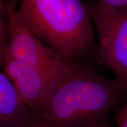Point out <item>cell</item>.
<instances>
[{
    "mask_svg": "<svg viewBox=\"0 0 127 127\" xmlns=\"http://www.w3.org/2000/svg\"><path fill=\"white\" fill-rule=\"evenodd\" d=\"M127 100V87L81 64L59 83L31 127H93Z\"/></svg>",
    "mask_w": 127,
    "mask_h": 127,
    "instance_id": "1",
    "label": "cell"
},
{
    "mask_svg": "<svg viewBox=\"0 0 127 127\" xmlns=\"http://www.w3.org/2000/svg\"><path fill=\"white\" fill-rule=\"evenodd\" d=\"M16 16L64 59L79 61L97 51L95 31L82 0H20Z\"/></svg>",
    "mask_w": 127,
    "mask_h": 127,
    "instance_id": "2",
    "label": "cell"
},
{
    "mask_svg": "<svg viewBox=\"0 0 127 127\" xmlns=\"http://www.w3.org/2000/svg\"><path fill=\"white\" fill-rule=\"evenodd\" d=\"M87 6L97 36L98 55L127 87V6L113 7L95 1Z\"/></svg>",
    "mask_w": 127,
    "mask_h": 127,
    "instance_id": "3",
    "label": "cell"
},
{
    "mask_svg": "<svg viewBox=\"0 0 127 127\" xmlns=\"http://www.w3.org/2000/svg\"><path fill=\"white\" fill-rule=\"evenodd\" d=\"M80 65L66 70H50L21 62L7 52L3 68L23 102L35 114L45 108L59 83Z\"/></svg>",
    "mask_w": 127,
    "mask_h": 127,
    "instance_id": "4",
    "label": "cell"
},
{
    "mask_svg": "<svg viewBox=\"0 0 127 127\" xmlns=\"http://www.w3.org/2000/svg\"><path fill=\"white\" fill-rule=\"evenodd\" d=\"M8 54L21 62L50 70H66L80 64L55 52L18 19L16 13L9 24Z\"/></svg>",
    "mask_w": 127,
    "mask_h": 127,
    "instance_id": "5",
    "label": "cell"
},
{
    "mask_svg": "<svg viewBox=\"0 0 127 127\" xmlns=\"http://www.w3.org/2000/svg\"><path fill=\"white\" fill-rule=\"evenodd\" d=\"M33 116L9 77L0 71V127H31Z\"/></svg>",
    "mask_w": 127,
    "mask_h": 127,
    "instance_id": "6",
    "label": "cell"
},
{
    "mask_svg": "<svg viewBox=\"0 0 127 127\" xmlns=\"http://www.w3.org/2000/svg\"><path fill=\"white\" fill-rule=\"evenodd\" d=\"M20 1L0 0V67H3L9 47L10 21L16 14Z\"/></svg>",
    "mask_w": 127,
    "mask_h": 127,
    "instance_id": "7",
    "label": "cell"
},
{
    "mask_svg": "<svg viewBox=\"0 0 127 127\" xmlns=\"http://www.w3.org/2000/svg\"><path fill=\"white\" fill-rule=\"evenodd\" d=\"M116 122L117 127H127V100L117 113Z\"/></svg>",
    "mask_w": 127,
    "mask_h": 127,
    "instance_id": "8",
    "label": "cell"
},
{
    "mask_svg": "<svg viewBox=\"0 0 127 127\" xmlns=\"http://www.w3.org/2000/svg\"><path fill=\"white\" fill-rule=\"evenodd\" d=\"M95 1L113 7L122 8L127 6V0H95Z\"/></svg>",
    "mask_w": 127,
    "mask_h": 127,
    "instance_id": "9",
    "label": "cell"
},
{
    "mask_svg": "<svg viewBox=\"0 0 127 127\" xmlns=\"http://www.w3.org/2000/svg\"><path fill=\"white\" fill-rule=\"evenodd\" d=\"M93 127H114L113 126H112L110 124L107 122H105L104 123H102V124H100L98 125H96V126H94Z\"/></svg>",
    "mask_w": 127,
    "mask_h": 127,
    "instance_id": "10",
    "label": "cell"
}]
</instances>
